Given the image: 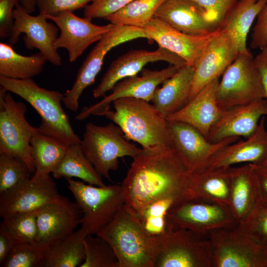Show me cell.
Returning <instances> with one entry per match:
<instances>
[{"label":"cell","instance_id":"30","mask_svg":"<svg viewBox=\"0 0 267 267\" xmlns=\"http://www.w3.org/2000/svg\"><path fill=\"white\" fill-rule=\"evenodd\" d=\"M232 169L231 167L192 174L196 198L228 206Z\"/></svg>","mask_w":267,"mask_h":267},{"label":"cell","instance_id":"48","mask_svg":"<svg viewBox=\"0 0 267 267\" xmlns=\"http://www.w3.org/2000/svg\"><path fill=\"white\" fill-rule=\"evenodd\" d=\"M255 168L260 183L262 200L267 203V169L257 165H255Z\"/></svg>","mask_w":267,"mask_h":267},{"label":"cell","instance_id":"29","mask_svg":"<svg viewBox=\"0 0 267 267\" xmlns=\"http://www.w3.org/2000/svg\"><path fill=\"white\" fill-rule=\"evenodd\" d=\"M192 199L194 198L180 194L161 197L142 207L134 217L148 235L153 238H158L173 229L168 219L170 211Z\"/></svg>","mask_w":267,"mask_h":267},{"label":"cell","instance_id":"9","mask_svg":"<svg viewBox=\"0 0 267 267\" xmlns=\"http://www.w3.org/2000/svg\"><path fill=\"white\" fill-rule=\"evenodd\" d=\"M27 106L16 101L10 92L0 86V154L18 157L35 172L30 153V140L37 127L26 118Z\"/></svg>","mask_w":267,"mask_h":267},{"label":"cell","instance_id":"32","mask_svg":"<svg viewBox=\"0 0 267 267\" xmlns=\"http://www.w3.org/2000/svg\"><path fill=\"white\" fill-rule=\"evenodd\" d=\"M68 146L40 132L38 128L30 140V153L35 165L32 176L52 173L64 157Z\"/></svg>","mask_w":267,"mask_h":267},{"label":"cell","instance_id":"12","mask_svg":"<svg viewBox=\"0 0 267 267\" xmlns=\"http://www.w3.org/2000/svg\"><path fill=\"white\" fill-rule=\"evenodd\" d=\"M137 37L138 33L134 27L114 25L97 42L82 64L72 88L64 94L62 101L65 107L71 111L76 112L79 108L80 96L84 90L94 82L108 52L112 48Z\"/></svg>","mask_w":267,"mask_h":267},{"label":"cell","instance_id":"18","mask_svg":"<svg viewBox=\"0 0 267 267\" xmlns=\"http://www.w3.org/2000/svg\"><path fill=\"white\" fill-rule=\"evenodd\" d=\"M158 61H166L178 67L187 65L182 58L160 46L153 51L131 50L111 63L99 84L93 89L94 97L97 98L105 96L106 93L111 90L120 81L137 75L147 64Z\"/></svg>","mask_w":267,"mask_h":267},{"label":"cell","instance_id":"3","mask_svg":"<svg viewBox=\"0 0 267 267\" xmlns=\"http://www.w3.org/2000/svg\"><path fill=\"white\" fill-rule=\"evenodd\" d=\"M0 86L29 103L41 119L38 130L67 146L80 143L62 106L64 94L40 87L32 79H14L0 76Z\"/></svg>","mask_w":267,"mask_h":267},{"label":"cell","instance_id":"6","mask_svg":"<svg viewBox=\"0 0 267 267\" xmlns=\"http://www.w3.org/2000/svg\"><path fill=\"white\" fill-rule=\"evenodd\" d=\"M69 190L80 207L81 227L88 234H96L107 225L124 206L121 185L98 186L66 179Z\"/></svg>","mask_w":267,"mask_h":267},{"label":"cell","instance_id":"27","mask_svg":"<svg viewBox=\"0 0 267 267\" xmlns=\"http://www.w3.org/2000/svg\"><path fill=\"white\" fill-rule=\"evenodd\" d=\"M194 66L186 65L157 88L151 101L166 119L184 107L189 101L194 73Z\"/></svg>","mask_w":267,"mask_h":267},{"label":"cell","instance_id":"17","mask_svg":"<svg viewBox=\"0 0 267 267\" xmlns=\"http://www.w3.org/2000/svg\"><path fill=\"white\" fill-rule=\"evenodd\" d=\"M46 17L59 29L54 47L57 50L65 48L71 62H74L89 45L100 40L114 26L110 23L102 26L95 25L91 20L80 17L72 11L56 15H46Z\"/></svg>","mask_w":267,"mask_h":267},{"label":"cell","instance_id":"26","mask_svg":"<svg viewBox=\"0 0 267 267\" xmlns=\"http://www.w3.org/2000/svg\"><path fill=\"white\" fill-rule=\"evenodd\" d=\"M262 200L255 165L233 167L228 207L238 225L242 223L253 208Z\"/></svg>","mask_w":267,"mask_h":267},{"label":"cell","instance_id":"8","mask_svg":"<svg viewBox=\"0 0 267 267\" xmlns=\"http://www.w3.org/2000/svg\"><path fill=\"white\" fill-rule=\"evenodd\" d=\"M213 267H267V245L248 235L238 225L208 235Z\"/></svg>","mask_w":267,"mask_h":267},{"label":"cell","instance_id":"1","mask_svg":"<svg viewBox=\"0 0 267 267\" xmlns=\"http://www.w3.org/2000/svg\"><path fill=\"white\" fill-rule=\"evenodd\" d=\"M133 158L121 184L124 207L135 217L149 202L165 196L180 194L196 198L192 174L171 146L142 148Z\"/></svg>","mask_w":267,"mask_h":267},{"label":"cell","instance_id":"24","mask_svg":"<svg viewBox=\"0 0 267 267\" xmlns=\"http://www.w3.org/2000/svg\"><path fill=\"white\" fill-rule=\"evenodd\" d=\"M153 17L191 35L204 36L220 29L208 14L193 0H165Z\"/></svg>","mask_w":267,"mask_h":267},{"label":"cell","instance_id":"40","mask_svg":"<svg viewBox=\"0 0 267 267\" xmlns=\"http://www.w3.org/2000/svg\"><path fill=\"white\" fill-rule=\"evenodd\" d=\"M238 225L253 238L267 245V203L261 201Z\"/></svg>","mask_w":267,"mask_h":267},{"label":"cell","instance_id":"7","mask_svg":"<svg viewBox=\"0 0 267 267\" xmlns=\"http://www.w3.org/2000/svg\"><path fill=\"white\" fill-rule=\"evenodd\" d=\"M154 267H213V253L207 237L190 230L175 228L156 238Z\"/></svg>","mask_w":267,"mask_h":267},{"label":"cell","instance_id":"20","mask_svg":"<svg viewBox=\"0 0 267 267\" xmlns=\"http://www.w3.org/2000/svg\"><path fill=\"white\" fill-rule=\"evenodd\" d=\"M82 211L68 198L47 204L37 211L36 242L48 248L71 234L81 224Z\"/></svg>","mask_w":267,"mask_h":267},{"label":"cell","instance_id":"11","mask_svg":"<svg viewBox=\"0 0 267 267\" xmlns=\"http://www.w3.org/2000/svg\"><path fill=\"white\" fill-rule=\"evenodd\" d=\"M168 219L173 229L184 228L207 237L213 231L238 225L229 207L195 198L172 209Z\"/></svg>","mask_w":267,"mask_h":267},{"label":"cell","instance_id":"15","mask_svg":"<svg viewBox=\"0 0 267 267\" xmlns=\"http://www.w3.org/2000/svg\"><path fill=\"white\" fill-rule=\"evenodd\" d=\"M267 158V127L265 116H263L257 130L251 136L223 147L200 164L191 174L243 163L260 165Z\"/></svg>","mask_w":267,"mask_h":267},{"label":"cell","instance_id":"36","mask_svg":"<svg viewBox=\"0 0 267 267\" xmlns=\"http://www.w3.org/2000/svg\"><path fill=\"white\" fill-rule=\"evenodd\" d=\"M37 212L16 214L3 218L0 230L10 236L16 244L36 242Z\"/></svg>","mask_w":267,"mask_h":267},{"label":"cell","instance_id":"23","mask_svg":"<svg viewBox=\"0 0 267 267\" xmlns=\"http://www.w3.org/2000/svg\"><path fill=\"white\" fill-rule=\"evenodd\" d=\"M265 116H267L265 98L222 110L220 118L210 130L207 139L216 143L228 137L247 138L256 132L261 118Z\"/></svg>","mask_w":267,"mask_h":267},{"label":"cell","instance_id":"4","mask_svg":"<svg viewBox=\"0 0 267 267\" xmlns=\"http://www.w3.org/2000/svg\"><path fill=\"white\" fill-rule=\"evenodd\" d=\"M96 234L111 246L119 267H154L156 238L148 235L137 219L124 206Z\"/></svg>","mask_w":267,"mask_h":267},{"label":"cell","instance_id":"37","mask_svg":"<svg viewBox=\"0 0 267 267\" xmlns=\"http://www.w3.org/2000/svg\"><path fill=\"white\" fill-rule=\"evenodd\" d=\"M85 259L79 267H119L118 258L109 243L97 234L84 239Z\"/></svg>","mask_w":267,"mask_h":267},{"label":"cell","instance_id":"49","mask_svg":"<svg viewBox=\"0 0 267 267\" xmlns=\"http://www.w3.org/2000/svg\"><path fill=\"white\" fill-rule=\"evenodd\" d=\"M20 4L29 13L35 11L36 7L35 0H20Z\"/></svg>","mask_w":267,"mask_h":267},{"label":"cell","instance_id":"42","mask_svg":"<svg viewBox=\"0 0 267 267\" xmlns=\"http://www.w3.org/2000/svg\"><path fill=\"white\" fill-rule=\"evenodd\" d=\"M92 0H35L40 12L56 15L65 11H72L85 7Z\"/></svg>","mask_w":267,"mask_h":267},{"label":"cell","instance_id":"45","mask_svg":"<svg viewBox=\"0 0 267 267\" xmlns=\"http://www.w3.org/2000/svg\"><path fill=\"white\" fill-rule=\"evenodd\" d=\"M20 0H0V38H8L14 24V7Z\"/></svg>","mask_w":267,"mask_h":267},{"label":"cell","instance_id":"25","mask_svg":"<svg viewBox=\"0 0 267 267\" xmlns=\"http://www.w3.org/2000/svg\"><path fill=\"white\" fill-rule=\"evenodd\" d=\"M219 82V78H217L207 84L184 107L167 119L188 124L199 130L207 139L210 130L222 112L217 101Z\"/></svg>","mask_w":267,"mask_h":267},{"label":"cell","instance_id":"5","mask_svg":"<svg viewBox=\"0 0 267 267\" xmlns=\"http://www.w3.org/2000/svg\"><path fill=\"white\" fill-rule=\"evenodd\" d=\"M80 144L96 171L108 180L110 172L118 169L120 158H134L142 150L129 141L120 127L112 123L105 126L87 123Z\"/></svg>","mask_w":267,"mask_h":267},{"label":"cell","instance_id":"46","mask_svg":"<svg viewBox=\"0 0 267 267\" xmlns=\"http://www.w3.org/2000/svg\"><path fill=\"white\" fill-rule=\"evenodd\" d=\"M253 63L261 79L264 98L267 100V46L261 49L260 52L253 58Z\"/></svg>","mask_w":267,"mask_h":267},{"label":"cell","instance_id":"22","mask_svg":"<svg viewBox=\"0 0 267 267\" xmlns=\"http://www.w3.org/2000/svg\"><path fill=\"white\" fill-rule=\"evenodd\" d=\"M229 36L220 30L195 66L189 101L205 86L223 74L239 55Z\"/></svg>","mask_w":267,"mask_h":267},{"label":"cell","instance_id":"39","mask_svg":"<svg viewBox=\"0 0 267 267\" xmlns=\"http://www.w3.org/2000/svg\"><path fill=\"white\" fill-rule=\"evenodd\" d=\"M48 247L37 242L16 244L2 267H44Z\"/></svg>","mask_w":267,"mask_h":267},{"label":"cell","instance_id":"47","mask_svg":"<svg viewBox=\"0 0 267 267\" xmlns=\"http://www.w3.org/2000/svg\"><path fill=\"white\" fill-rule=\"evenodd\" d=\"M16 245L12 238L0 230V265L7 258Z\"/></svg>","mask_w":267,"mask_h":267},{"label":"cell","instance_id":"43","mask_svg":"<svg viewBox=\"0 0 267 267\" xmlns=\"http://www.w3.org/2000/svg\"><path fill=\"white\" fill-rule=\"evenodd\" d=\"M210 16L220 29L227 13L239 0H193Z\"/></svg>","mask_w":267,"mask_h":267},{"label":"cell","instance_id":"21","mask_svg":"<svg viewBox=\"0 0 267 267\" xmlns=\"http://www.w3.org/2000/svg\"><path fill=\"white\" fill-rule=\"evenodd\" d=\"M168 122L173 147L190 173L217 151L240 139L237 136L228 137L218 142L212 143L199 130L188 124Z\"/></svg>","mask_w":267,"mask_h":267},{"label":"cell","instance_id":"28","mask_svg":"<svg viewBox=\"0 0 267 267\" xmlns=\"http://www.w3.org/2000/svg\"><path fill=\"white\" fill-rule=\"evenodd\" d=\"M267 0H239L224 19L220 29L231 38L239 54H251L247 47V36Z\"/></svg>","mask_w":267,"mask_h":267},{"label":"cell","instance_id":"10","mask_svg":"<svg viewBox=\"0 0 267 267\" xmlns=\"http://www.w3.org/2000/svg\"><path fill=\"white\" fill-rule=\"evenodd\" d=\"M222 75L217 91V103L221 110L265 98L251 54H239Z\"/></svg>","mask_w":267,"mask_h":267},{"label":"cell","instance_id":"31","mask_svg":"<svg viewBox=\"0 0 267 267\" xmlns=\"http://www.w3.org/2000/svg\"><path fill=\"white\" fill-rule=\"evenodd\" d=\"M46 61L40 52L24 56L17 53L9 44L0 43V76L14 79H30L42 72Z\"/></svg>","mask_w":267,"mask_h":267},{"label":"cell","instance_id":"2","mask_svg":"<svg viewBox=\"0 0 267 267\" xmlns=\"http://www.w3.org/2000/svg\"><path fill=\"white\" fill-rule=\"evenodd\" d=\"M114 110L104 115L117 125L129 140L140 144L142 148L172 145L169 122L149 102L134 97L114 101Z\"/></svg>","mask_w":267,"mask_h":267},{"label":"cell","instance_id":"34","mask_svg":"<svg viewBox=\"0 0 267 267\" xmlns=\"http://www.w3.org/2000/svg\"><path fill=\"white\" fill-rule=\"evenodd\" d=\"M87 234L81 227L48 247L44 267H79L85 259L84 239Z\"/></svg>","mask_w":267,"mask_h":267},{"label":"cell","instance_id":"19","mask_svg":"<svg viewBox=\"0 0 267 267\" xmlns=\"http://www.w3.org/2000/svg\"><path fill=\"white\" fill-rule=\"evenodd\" d=\"M142 29L145 38L155 41L159 46L177 54L187 65L194 67L210 41L221 30L204 36L191 35L154 17Z\"/></svg>","mask_w":267,"mask_h":267},{"label":"cell","instance_id":"44","mask_svg":"<svg viewBox=\"0 0 267 267\" xmlns=\"http://www.w3.org/2000/svg\"><path fill=\"white\" fill-rule=\"evenodd\" d=\"M267 46V0L257 16L253 28L250 47L261 49Z\"/></svg>","mask_w":267,"mask_h":267},{"label":"cell","instance_id":"35","mask_svg":"<svg viewBox=\"0 0 267 267\" xmlns=\"http://www.w3.org/2000/svg\"><path fill=\"white\" fill-rule=\"evenodd\" d=\"M165 0H134L105 19L115 25L142 28Z\"/></svg>","mask_w":267,"mask_h":267},{"label":"cell","instance_id":"14","mask_svg":"<svg viewBox=\"0 0 267 267\" xmlns=\"http://www.w3.org/2000/svg\"><path fill=\"white\" fill-rule=\"evenodd\" d=\"M179 67L170 64L160 70L143 69L140 76H130L118 82L110 94L94 104L84 107L75 119L83 120L90 115L104 116L112 102L121 98L134 97L150 102L158 86L174 75Z\"/></svg>","mask_w":267,"mask_h":267},{"label":"cell","instance_id":"50","mask_svg":"<svg viewBox=\"0 0 267 267\" xmlns=\"http://www.w3.org/2000/svg\"><path fill=\"white\" fill-rule=\"evenodd\" d=\"M260 166L267 169V158L260 165Z\"/></svg>","mask_w":267,"mask_h":267},{"label":"cell","instance_id":"41","mask_svg":"<svg viewBox=\"0 0 267 267\" xmlns=\"http://www.w3.org/2000/svg\"><path fill=\"white\" fill-rule=\"evenodd\" d=\"M134 0H92L84 9V15L90 20L105 18Z\"/></svg>","mask_w":267,"mask_h":267},{"label":"cell","instance_id":"13","mask_svg":"<svg viewBox=\"0 0 267 267\" xmlns=\"http://www.w3.org/2000/svg\"><path fill=\"white\" fill-rule=\"evenodd\" d=\"M18 3L13 11L14 24L8 37V43L15 44L20 35L24 33L25 47L30 50L36 48L46 59L55 66L62 65V58L54 45L58 36L59 29L52 22H48L46 14L40 12L33 16Z\"/></svg>","mask_w":267,"mask_h":267},{"label":"cell","instance_id":"38","mask_svg":"<svg viewBox=\"0 0 267 267\" xmlns=\"http://www.w3.org/2000/svg\"><path fill=\"white\" fill-rule=\"evenodd\" d=\"M32 173L20 158L0 154V195L10 192L29 179Z\"/></svg>","mask_w":267,"mask_h":267},{"label":"cell","instance_id":"33","mask_svg":"<svg viewBox=\"0 0 267 267\" xmlns=\"http://www.w3.org/2000/svg\"><path fill=\"white\" fill-rule=\"evenodd\" d=\"M51 174L56 179L76 178L89 184L105 185L102 176L84 154L80 143L68 146L62 160Z\"/></svg>","mask_w":267,"mask_h":267},{"label":"cell","instance_id":"16","mask_svg":"<svg viewBox=\"0 0 267 267\" xmlns=\"http://www.w3.org/2000/svg\"><path fill=\"white\" fill-rule=\"evenodd\" d=\"M64 198L49 174L32 177L16 189L0 195V217L3 219L14 214L37 211Z\"/></svg>","mask_w":267,"mask_h":267}]
</instances>
